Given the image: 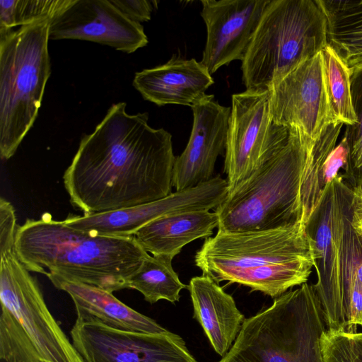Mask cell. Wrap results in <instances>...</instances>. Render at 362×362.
I'll list each match as a JSON object with an SVG mask.
<instances>
[{"label": "cell", "instance_id": "6da1fadb", "mask_svg": "<svg viewBox=\"0 0 362 362\" xmlns=\"http://www.w3.org/2000/svg\"><path fill=\"white\" fill-rule=\"evenodd\" d=\"M120 102L83 135L63 175L71 204L84 215L154 202L172 193V135L148 114L131 115Z\"/></svg>", "mask_w": 362, "mask_h": 362}, {"label": "cell", "instance_id": "7a4b0ae2", "mask_svg": "<svg viewBox=\"0 0 362 362\" xmlns=\"http://www.w3.org/2000/svg\"><path fill=\"white\" fill-rule=\"evenodd\" d=\"M15 252L33 272L94 286L113 293L149 255L134 236L94 235L67 226L45 213L18 226Z\"/></svg>", "mask_w": 362, "mask_h": 362}, {"label": "cell", "instance_id": "3957f363", "mask_svg": "<svg viewBox=\"0 0 362 362\" xmlns=\"http://www.w3.org/2000/svg\"><path fill=\"white\" fill-rule=\"evenodd\" d=\"M314 242L302 222L265 230L218 231L195 255L203 275L276 298L308 282Z\"/></svg>", "mask_w": 362, "mask_h": 362}, {"label": "cell", "instance_id": "277c9868", "mask_svg": "<svg viewBox=\"0 0 362 362\" xmlns=\"http://www.w3.org/2000/svg\"><path fill=\"white\" fill-rule=\"evenodd\" d=\"M339 174L324 188L320 203L307 224L314 242L317 282L327 329L354 332L351 303L356 271L362 263V230L352 226L353 187Z\"/></svg>", "mask_w": 362, "mask_h": 362}, {"label": "cell", "instance_id": "5b68a950", "mask_svg": "<svg viewBox=\"0 0 362 362\" xmlns=\"http://www.w3.org/2000/svg\"><path fill=\"white\" fill-rule=\"evenodd\" d=\"M15 249L0 253V358L5 362H84Z\"/></svg>", "mask_w": 362, "mask_h": 362}, {"label": "cell", "instance_id": "8992f818", "mask_svg": "<svg viewBox=\"0 0 362 362\" xmlns=\"http://www.w3.org/2000/svg\"><path fill=\"white\" fill-rule=\"evenodd\" d=\"M326 329L320 299L307 282L245 319L218 362H324L321 338Z\"/></svg>", "mask_w": 362, "mask_h": 362}, {"label": "cell", "instance_id": "52a82bcc", "mask_svg": "<svg viewBox=\"0 0 362 362\" xmlns=\"http://www.w3.org/2000/svg\"><path fill=\"white\" fill-rule=\"evenodd\" d=\"M328 44L315 0H270L242 61L247 90L269 89Z\"/></svg>", "mask_w": 362, "mask_h": 362}, {"label": "cell", "instance_id": "ba28073f", "mask_svg": "<svg viewBox=\"0 0 362 362\" xmlns=\"http://www.w3.org/2000/svg\"><path fill=\"white\" fill-rule=\"evenodd\" d=\"M286 144L215 209L218 231L275 229L301 221L300 183L311 144L296 129Z\"/></svg>", "mask_w": 362, "mask_h": 362}, {"label": "cell", "instance_id": "9c48e42d", "mask_svg": "<svg viewBox=\"0 0 362 362\" xmlns=\"http://www.w3.org/2000/svg\"><path fill=\"white\" fill-rule=\"evenodd\" d=\"M50 21L0 31V156L16 153L38 115L51 74Z\"/></svg>", "mask_w": 362, "mask_h": 362}, {"label": "cell", "instance_id": "30bf717a", "mask_svg": "<svg viewBox=\"0 0 362 362\" xmlns=\"http://www.w3.org/2000/svg\"><path fill=\"white\" fill-rule=\"evenodd\" d=\"M269 89L232 95L225 150L228 195L244 185L287 143L288 128L271 117Z\"/></svg>", "mask_w": 362, "mask_h": 362}, {"label": "cell", "instance_id": "8fae6325", "mask_svg": "<svg viewBox=\"0 0 362 362\" xmlns=\"http://www.w3.org/2000/svg\"><path fill=\"white\" fill-rule=\"evenodd\" d=\"M70 335L84 362H197L182 338L168 330L144 333L75 322Z\"/></svg>", "mask_w": 362, "mask_h": 362}, {"label": "cell", "instance_id": "7c38bea8", "mask_svg": "<svg viewBox=\"0 0 362 362\" xmlns=\"http://www.w3.org/2000/svg\"><path fill=\"white\" fill-rule=\"evenodd\" d=\"M228 196L226 180L221 176L195 187L175 191L160 199L102 213L72 216L64 221L74 229L94 235L129 237L163 216L217 208Z\"/></svg>", "mask_w": 362, "mask_h": 362}, {"label": "cell", "instance_id": "4fadbf2b", "mask_svg": "<svg viewBox=\"0 0 362 362\" xmlns=\"http://www.w3.org/2000/svg\"><path fill=\"white\" fill-rule=\"evenodd\" d=\"M273 122L297 129L315 143L324 129L334 123L327 97L321 52L300 64L269 88Z\"/></svg>", "mask_w": 362, "mask_h": 362}, {"label": "cell", "instance_id": "5bb4252c", "mask_svg": "<svg viewBox=\"0 0 362 362\" xmlns=\"http://www.w3.org/2000/svg\"><path fill=\"white\" fill-rule=\"evenodd\" d=\"M65 39L94 42L127 54L148 42L143 25L111 0H73L50 21L49 40Z\"/></svg>", "mask_w": 362, "mask_h": 362}, {"label": "cell", "instance_id": "9a60e30c", "mask_svg": "<svg viewBox=\"0 0 362 362\" xmlns=\"http://www.w3.org/2000/svg\"><path fill=\"white\" fill-rule=\"evenodd\" d=\"M269 1H201L206 41L200 62L211 75L233 61L243 60Z\"/></svg>", "mask_w": 362, "mask_h": 362}, {"label": "cell", "instance_id": "2e32d148", "mask_svg": "<svg viewBox=\"0 0 362 362\" xmlns=\"http://www.w3.org/2000/svg\"><path fill=\"white\" fill-rule=\"evenodd\" d=\"M191 107V134L173 168V186L178 192L211 180L216 159L226 150L230 107L220 105L214 95H206Z\"/></svg>", "mask_w": 362, "mask_h": 362}, {"label": "cell", "instance_id": "e0dca14e", "mask_svg": "<svg viewBox=\"0 0 362 362\" xmlns=\"http://www.w3.org/2000/svg\"><path fill=\"white\" fill-rule=\"evenodd\" d=\"M214 83L208 69L195 59L173 55L166 63L135 73L133 86L146 100L158 106L192 107Z\"/></svg>", "mask_w": 362, "mask_h": 362}, {"label": "cell", "instance_id": "ac0fdd59", "mask_svg": "<svg viewBox=\"0 0 362 362\" xmlns=\"http://www.w3.org/2000/svg\"><path fill=\"white\" fill-rule=\"evenodd\" d=\"M59 290L71 298L78 322H95L110 328L144 333H163L168 330L153 319L125 305L112 293L98 287L49 276Z\"/></svg>", "mask_w": 362, "mask_h": 362}, {"label": "cell", "instance_id": "d6986e66", "mask_svg": "<svg viewBox=\"0 0 362 362\" xmlns=\"http://www.w3.org/2000/svg\"><path fill=\"white\" fill-rule=\"evenodd\" d=\"M194 316L202 325L214 351L223 357L232 346L245 320L233 297L206 275L191 279Z\"/></svg>", "mask_w": 362, "mask_h": 362}, {"label": "cell", "instance_id": "ffe728a7", "mask_svg": "<svg viewBox=\"0 0 362 362\" xmlns=\"http://www.w3.org/2000/svg\"><path fill=\"white\" fill-rule=\"evenodd\" d=\"M218 223L215 211H187L158 218L134 236L147 252L173 259L188 243L209 238Z\"/></svg>", "mask_w": 362, "mask_h": 362}, {"label": "cell", "instance_id": "44dd1931", "mask_svg": "<svg viewBox=\"0 0 362 362\" xmlns=\"http://www.w3.org/2000/svg\"><path fill=\"white\" fill-rule=\"evenodd\" d=\"M327 21L328 44L350 71L362 66V0H315Z\"/></svg>", "mask_w": 362, "mask_h": 362}, {"label": "cell", "instance_id": "7402d4cb", "mask_svg": "<svg viewBox=\"0 0 362 362\" xmlns=\"http://www.w3.org/2000/svg\"><path fill=\"white\" fill-rule=\"evenodd\" d=\"M173 259L148 255L128 279L127 288L139 291L151 304L160 300L178 301L182 289L187 288L172 266Z\"/></svg>", "mask_w": 362, "mask_h": 362}, {"label": "cell", "instance_id": "603a6c76", "mask_svg": "<svg viewBox=\"0 0 362 362\" xmlns=\"http://www.w3.org/2000/svg\"><path fill=\"white\" fill-rule=\"evenodd\" d=\"M343 125L342 123H332L327 126L308 151L300 183L301 221L306 226L322 198V166L329 153L336 146Z\"/></svg>", "mask_w": 362, "mask_h": 362}, {"label": "cell", "instance_id": "cb8c5ba5", "mask_svg": "<svg viewBox=\"0 0 362 362\" xmlns=\"http://www.w3.org/2000/svg\"><path fill=\"white\" fill-rule=\"evenodd\" d=\"M325 86L334 123L353 126L357 119L352 105L351 71L327 44L321 51Z\"/></svg>", "mask_w": 362, "mask_h": 362}, {"label": "cell", "instance_id": "d4e9b609", "mask_svg": "<svg viewBox=\"0 0 362 362\" xmlns=\"http://www.w3.org/2000/svg\"><path fill=\"white\" fill-rule=\"evenodd\" d=\"M72 2L73 0H1L0 31L52 21Z\"/></svg>", "mask_w": 362, "mask_h": 362}, {"label": "cell", "instance_id": "484cf974", "mask_svg": "<svg viewBox=\"0 0 362 362\" xmlns=\"http://www.w3.org/2000/svg\"><path fill=\"white\" fill-rule=\"evenodd\" d=\"M321 347L324 362H362V332L326 329Z\"/></svg>", "mask_w": 362, "mask_h": 362}, {"label": "cell", "instance_id": "4316f807", "mask_svg": "<svg viewBox=\"0 0 362 362\" xmlns=\"http://www.w3.org/2000/svg\"><path fill=\"white\" fill-rule=\"evenodd\" d=\"M351 100L357 122L353 126H346L344 135L349 147V161L346 175H354L358 170L362 156V66L351 71Z\"/></svg>", "mask_w": 362, "mask_h": 362}, {"label": "cell", "instance_id": "83f0119b", "mask_svg": "<svg viewBox=\"0 0 362 362\" xmlns=\"http://www.w3.org/2000/svg\"><path fill=\"white\" fill-rule=\"evenodd\" d=\"M350 155V147L346 136L344 134L339 144L329 153L325 159L320 173V183L323 188L336 178L340 170L347 169Z\"/></svg>", "mask_w": 362, "mask_h": 362}, {"label": "cell", "instance_id": "f1b7e54d", "mask_svg": "<svg viewBox=\"0 0 362 362\" xmlns=\"http://www.w3.org/2000/svg\"><path fill=\"white\" fill-rule=\"evenodd\" d=\"M18 226L13 205L3 197L0 199V253L14 250Z\"/></svg>", "mask_w": 362, "mask_h": 362}, {"label": "cell", "instance_id": "f546056e", "mask_svg": "<svg viewBox=\"0 0 362 362\" xmlns=\"http://www.w3.org/2000/svg\"><path fill=\"white\" fill-rule=\"evenodd\" d=\"M112 3L128 18L141 23L151 18L154 1L146 0H111Z\"/></svg>", "mask_w": 362, "mask_h": 362}, {"label": "cell", "instance_id": "4dcf8cb0", "mask_svg": "<svg viewBox=\"0 0 362 362\" xmlns=\"http://www.w3.org/2000/svg\"><path fill=\"white\" fill-rule=\"evenodd\" d=\"M351 221L354 228L362 230V191L357 187H353Z\"/></svg>", "mask_w": 362, "mask_h": 362}, {"label": "cell", "instance_id": "1f68e13d", "mask_svg": "<svg viewBox=\"0 0 362 362\" xmlns=\"http://www.w3.org/2000/svg\"><path fill=\"white\" fill-rule=\"evenodd\" d=\"M361 171H362V156H361V160H360V163H359V165H358V170L356 171V173L354 174V175H356Z\"/></svg>", "mask_w": 362, "mask_h": 362}, {"label": "cell", "instance_id": "d6a6232c", "mask_svg": "<svg viewBox=\"0 0 362 362\" xmlns=\"http://www.w3.org/2000/svg\"><path fill=\"white\" fill-rule=\"evenodd\" d=\"M362 191V190H361Z\"/></svg>", "mask_w": 362, "mask_h": 362}]
</instances>
